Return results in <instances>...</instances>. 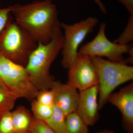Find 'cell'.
Masks as SVG:
<instances>
[{
	"label": "cell",
	"mask_w": 133,
	"mask_h": 133,
	"mask_svg": "<svg viewBox=\"0 0 133 133\" xmlns=\"http://www.w3.org/2000/svg\"><path fill=\"white\" fill-rule=\"evenodd\" d=\"M50 89L55 95V105L66 115L76 111L79 98L78 90L67 83L54 80Z\"/></svg>",
	"instance_id": "obj_11"
},
{
	"label": "cell",
	"mask_w": 133,
	"mask_h": 133,
	"mask_svg": "<svg viewBox=\"0 0 133 133\" xmlns=\"http://www.w3.org/2000/svg\"><path fill=\"white\" fill-rule=\"evenodd\" d=\"M63 41V33L59 22L51 40L47 43H38L29 56L25 67L31 83L37 90L50 89L55 80L50 69L62 49Z\"/></svg>",
	"instance_id": "obj_2"
},
{
	"label": "cell",
	"mask_w": 133,
	"mask_h": 133,
	"mask_svg": "<svg viewBox=\"0 0 133 133\" xmlns=\"http://www.w3.org/2000/svg\"><path fill=\"white\" fill-rule=\"evenodd\" d=\"M98 85L79 91L76 112L87 125H95L99 119Z\"/></svg>",
	"instance_id": "obj_10"
},
{
	"label": "cell",
	"mask_w": 133,
	"mask_h": 133,
	"mask_svg": "<svg viewBox=\"0 0 133 133\" xmlns=\"http://www.w3.org/2000/svg\"><path fill=\"white\" fill-rule=\"evenodd\" d=\"M97 72L99 107L102 109L117 87L133 79V66L126 62L91 57Z\"/></svg>",
	"instance_id": "obj_3"
},
{
	"label": "cell",
	"mask_w": 133,
	"mask_h": 133,
	"mask_svg": "<svg viewBox=\"0 0 133 133\" xmlns=\"http://www.w3.org/2000/svg\"><path fill=\"white\" fill-rule=\"evenodd\" d=\"M0 133H15L11 111L6 112L0 117Z\"/></svg>",
	"instance_id": "obj_19"
},
{
	"label": "cell",
	"mask_w": 133,
	"mask_h": 133,
	"mask_svg": "<svg viewBox=\"0 0 133 133\" xmlns=\"http://www.w3.org/2000/svg\"><path fill=\"white\" fill-rule=\"evenodd\" d=\"M133 40V15H131L128 24L121 35L115 40L114 42L119 44H128Z\"/></svg>",
	"instance_id": "obj_17"
},
{
	"label": "cell",
	"mask_w": 133,
	"mask_h": 133,
	"mask_svg": "<svg viewBox=\"0 0 133 133\" xmlns=\"http://www.w3.org/2000/svg\"><path fill=\"white\" fill-rule=\"evenodd\" d=\"M66 115L59 108L54 106L52 115L45 122L57 133H66Z\"/></svg>",
	"instance_id": "obj_14"
},
{
	"label": "cell",
	"mask_w": 133,
	"mask_h": 133,
	"mask_svg": "<svg viewBox=\"0 0 133 133\" xmlns=\"http://www.w3.org/2000/svg\"><path fill=\"white\" fill-rule=\"evenodd\" d=\"M66 133H89L87 124L76 111L66 116Z\"/></svg>",
	"instance_id": "obj_15"
},
{
	"label": "cell",
	"mask_w": 133,
	"mask_h": 133,
	"mask_svg": "<svg viewBox=\"0 0 133 133\" xmlns=\"http://www.w3.org/2000/svg\"><path fill=\"white\" fill-rule=\"evenodd\" d=\"M95 2L97 3L98 6L100 10L103 14H105L107 13L106 8L105 5L103 4V3L101 2V0H94Z\"/></svg>",
	"instance_id": "obj_23"
},
{
	"label": "cell",
	"mask_w": 133,
	"mask_h": 133,
	"mask_svg": "<svg viewBox=\"0 0 133 133\" xmlns=\"http://www.w3.org/2000/svg\"><path fill=\"white\" fill-rule=\"evenodd\" d=\"M98 20L95 17H89L72 24L61 23L64 31L63 44L61 50L62 64L68 69L78 55V48L88 34L97 25Z\"/></svg>",
	"instance_id": "obj_6"
},
{
	"label": "cell",
	"mask_w": 133,
	"mask_h": 133,
	"mask_svg": "<svg viewBox=\"0 0 133 133\" xmlns=\"http://www.w3.org/2000/svg\"><path fill=\"white\" fill-rule=\"evenodd\" d=\"M124 5L130 15H133V0H117Z\"/></svg>",
	"instance_id": "obj_22"
},
{
	"label": "cell",
	"mask_w": 133,
	"mask_h": 133,
	"mask_svg": "<svg viewBox=\"0 0 133 133\" xmlns=\"http://www.w3.org/2000/svg\"><path fill=\"white\" fill-rule=\"evenodd\" d=\"M53 107L45 105L39 103L35 99L31 101V109L33 118L46 121L52 115Z\"/></svg>",
	"instance_id": "obj_16"
},
{
	"label": "cell",
	"mask_w": 133,
	"mask_h": 133,
	"mask_svg": "<svg viewBox=\"0 0 133 133\" xmlns=\"http://www.w3.org/2000/svg\"><path fill=\"white\" fill-rule=\"evenodd\" d=\"M106 26L105 23H101L97 35L92 41L81 46L78 54L90 57H105L114 62H126L124 55L133 49L132 44L123 45L109 41L106 35Z\"/></svg>",
	"instance_id": "obj_7"
},
{
	"label": "cell",
	"mask_w": 133,
	"mask_h": 133,
	"mask_svg": "<svg viewBox=\"0 0 133 133\" xmlns=\"http://www.w3.org/2000/svg\"><path fill=\"white\" fill-rule=\"evenodd\" d=\"M0 80L18 98L32 101L38 91L31 83L25 66L0 54Z\"/></svg>",
	"instance_id": "obj_5"
},
{
	"label": "cell",
	"mask_w": 133,
	"mask_h": 133,
	"mask_svg": "<svg viewBox=\"0 0 133 133\" xmlns=\"http://www.w3.org/2000/svg\"><path fill=\"white\" fill-rule=\"evenodd\" d=\"M95 133H115L113 131L109 130H104Z\"/></svg>",
	"instance_id": "obj_24"
},
{
	"label": "cell",
	"mask_w": 133,
	"mask_h": 133,
	"mask_svg": "<svg viewBox=\"0 0 133 133\" xmlns=\"http://www.w3.org/2000/svg\"><path fill=\"white\" fill-rule=\"evenodd\" d=\"M18 99L0 80V117L12 110Z\"/></svg>",
	"instance_id": "obj_13"
},
{
	"label": "cell",
	"mask_w": 133,
	"mask_h": 133,
	"mask_svg": "<svg viewBox=\"0 0 133 133\" xmlns=\"http://www.w3.org/2000/svg\"><path fill=\"white\" fill-rule=\"evenodd\" d=\"M68 69L67 83L79 91L98 85L97 72L90 57L78 54Z\"/></svg>",
	"instance_id": "obj_8"
},
{
	"label": "cell",
	"mask_w": 133,
	"mask_h": 133,
	"mask_svg": "<svg viewBox=\"0 0 133 133\" xmlns=\"http://www.w3.org/2000/svg\"><path fill=\"white\" fill-rule=\"evenodd\" d=\"M29 131L33 133H57L45 122L34 118Z\"/></svg>",
	"instance_id": "obj_21"
},
{
	"label": "cell",
	"mask_w": 133,
	"mask_h": 133,
	"mask_svg": "<svg viewBox=\"0 0 133 133\" xmlns=\"http://www.w3.org/2000/svg\"><path fill=\"white\" fill-rule=\"evenodd\" d=\"M35 99L45 105L53 107L55 105V95L51 89L38 91Z\"/></svg>",
	"instance_id": "obj_20"
},
{
	"label": "cell",
	"mask_w": 133,
	"mask_h": 133,
	"mask_svg": "<svg viewBox=\"0 0 133 133\" xmlns=\"http://www.w3.org/2000/svg\"><path fill=\"white\" fill-rule=\"evenodd\" d=\"M15 21L27 30L37 43L51 40L59 23L58 12L52 0L36 1L24 5H11Z\"/></svg>",
	"instance_id": "obj_1"
},
{
	"label": "cell",
	"mask_w": 133,
	"mask_h": 133,
	"mask_svg": "<svg viewBox=\"0 0 133 133\" xmlns=\"http://www.w3.org/2000/svg\"><path fill=\"white\" fill-rule=\"evenodd\" d=\"M109 102L119 109L122 116L123 128L128 133H133V83L129 84L109 96Z\"/></svg>",
	"instance_id": "obj_9"
},
{
	"label": "cell",
	"mask_w": 133,
	"mask_h": 133,
	"mask_svg": "<svg viewBox=\"0 0 133 133\" xmlns=\"http://www.w3.org/2000/svg\"><path fill=\"white\" fill-rule=\"evenodd\" d=\"M12 121L15 133H23L29 131L33 122V115L23 106H19L11 111Z\"/></svg>",
	"instance_id": "obj_12"
},
{
	"label": "cell",
	"mask_w": 133,
	"mask_h": 133,
	"mask_svg": "<svg viewBox=\"0 0 133 133\" xmlns=\"http://www.w3.org/2000/svg\"><path fill=\"white\" fill-rule=\"evenodd\" d=\"M33 133L31 132H30V131H28V132H24V133Z\"/></svg>",
	"instance_id": "obj_25"
},
{
	"label": "cell",
	"mask_w": 133,
	"mask_h": 133,
	"mask_svg": "<svg viewBox=\"0 0 133 133\" xmlns=\"http://www.w3.org/2000/svg\"><path fill=\"white\" fill-rule=\"evenodd\" d=\"M38 43L15 21L10 23L0 37V54L25 66Z\"/></svg>",
	"instance_id": "obj_4"
},
{
	"label": "cell",
	"mask_w": 133,
	"mask_h": 133,
	"mask_svg": "<svg viewBox=\"0 0 133 133\" xmlns=\"http://www.w3.org/2000/svg\"><path fill=\"white\" fill-rule=\"evenodd\" d=\"M11 6L7 8L0 6V37L9 24L14 21Z\"/></svg>",
	"instance_id": "obj_18"
}]
</instances>
